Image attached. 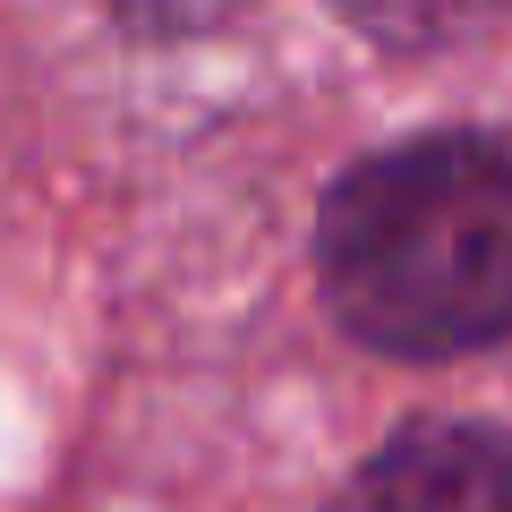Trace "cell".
Returning <instances> with one entry per match:
<instances>
[{
  "instance_id": "1",
  "label": "cell",
  "mask_w": 512,
  "mask_h": 512,
  "mask_svg": "<svg viewBox=\"0 0 512 512\" xmlns=\"http://www.w3.org/2000/svg\"><path fill=\"white\" fill-rule=\"evenodd\" d=\"M333 325L384 359L512 342V137L427 128L350 163L316 214Z\"/></svg>"
},
{
  "instance_id": "2",
  "label": "cell",
  "mask_w": 512,
  "mask_h": 512,
  "mask_svg": "<svg viewBox=\"0 0 512 512\" xmlns=\"http://www.w3.org/2000/svg\"><path fill=\"white\" fill-rule=\"evenodd\" d=\"M325 512H512V436L470 419L402 427L342 478Z\"/></svg>"
},
{
  "instance_id": "3",
  "label": "cell",
  "mask_w": 512,
  "mask_h": 512,
  "mask_svg": "<svg viewBox=\"0 0 512 512\" xmlns=\"http://www.w3.org/2000/svg\"><path fill=\"white\" fill-rule=\"evenodd\" d=\"M512 0H333V18L350 35L384 43V52H461V43L495 35Z\"/></svg>"
},
{
  "instance_id": "4",
  "label": "cell",
  "mask_w": 512,
  "mask_h": 512,
  "mask_svg": "<svg viewBox=\"0 0 512 512\" xmlns=\"http://www.w3.org/2000/svg\"><path fill=\"white\" fill-rule=\"evenodd\" d=\"M103 9L137 35H222L248 0H103Z\"/></svg>"
}]
</instances>
